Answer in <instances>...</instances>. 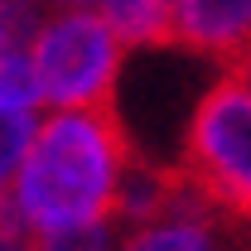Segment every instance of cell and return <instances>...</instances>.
I'll use <instances>...</instances> for the list:
<instances>
[{
    "label": "cell",
    "mask_w": 251,
    "mask_h": 251,
    "mask_svg": "<svg viewBox=\"0 0 251 251\" xmlns=\"http://www.w3.org/2000/svg\"><path fill=\"white\" fill-rule=\"evenodd\" d=\"M130 155L135 150L126 140L116 101L73 106L34 126L20 169H15V198H10L29 242L111 222L116 179Z\"/></svg>",
    "instance_id": "6da1fadb"
},
{
    "label": "cell",
    "mask_w": 251,
    "mask_h": 251,
    "mask_svg": "<svg viewBox=\"0 0 251 251\" xmlns=\"http://www.w3.org/2000/svg\"><path fill=\"white\" fill-rule=\"evenodd\" d=\"M184 184L218 208L222 218L247 222L251 208V92L247 63H222V77L198 101L184 135Z\"/></svg>",
    "instance_id": "7a4b0ae2"
},
{
    "label": "cell",
    "mask_w": 251,
    "mask_h": 251,
    "mask_svg": "<svg viewBox=\"0 0 251 251\" xmlns=\"http://www.w3.org/2000/svg\"><path fill=\"white\" fill-rule=\"evenodd\" d=\"M25 53H29L34 82H39V101H53L58 111L101 106L116 92L121 39L97 10H68L58 20L39 25Z\"/></svg>",
    "instance_id": "3957f363"
},
{
    "label": "cell",
    "mask_w": 251,
    "mask_h": 251,
    "mask_svg": "<svg viewBox=\"0 0 251 251\" xmlns=\"http://www.w3.org/2000/svg\"><path fill=\"white\" fill-rule=\"evenodd\" d=\"M251 0H169V44L222 63H247Z\"/></svg>",
    "instance_id": "277c9868"
},
{
    "label": "cell",
    "mask_w": 251,
    "mask_h": 251,
    "mask_svg": "<svg viewBox=\"0 0 251 251\" xmlns=\"http://www.w3.org/2000/svg\"><path fill=\"white\" fill-rule=\"evenodd\" d=\"M218 222H232V218H222L218 208H208V203L184 184L174 213L135 227V232L126 237L121 251H222V237H218L222 227Z\"/></svg>",
    "instance_id": "5b68a950"
},
{
    "label": "cell",
    "mask_w": 251,
    "mask_h": 251,
    "mask_svg": "<svg viewBox=\"0 0 251 251\" xmlns=\"http://www.w3.org/2000/svg\"><path fill=\"white\" fill-rule=\"evenodd\" d=\"M106 25L121 44H169V0H106Z\"/></svg>",
    "instance_id": "8992f818"
},
{
    "label": "cell",
    "mask_w": 251,
    "mask_h": 251,
    "mask_svg": "<svg viewBox=\"0 0 251 251\" xmlns=\"http://www.w3.org/2000/svg\"><path fill=\"white\" fill-rule=\"evenodd\" d=\"M34 111H20V106H0V188L15 179V169H20V155H25V145H29L34 135Z\"/></svg>",
    "instance_id": "52a82bcc"
},
{
    "label": "cell",
    "mask_w": 251,
    "mask_h": 251,
    "mask_svg": "<svg viewBox=\"0 0 251 251\" xmlns=\"http://www.w3.org/2000/svg\"><path fill=\"white\" fill-rule=\"evenodd\" d=\"M82 5H106V0H82Z\"/></svg>",
    "instance_id": "ba28073f"
}]
</instances>
